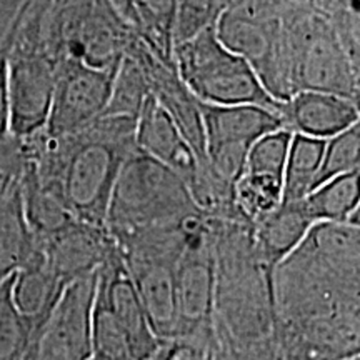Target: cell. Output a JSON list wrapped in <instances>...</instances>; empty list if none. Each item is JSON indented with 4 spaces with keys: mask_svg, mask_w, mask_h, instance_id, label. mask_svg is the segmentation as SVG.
Masks as SVG:
<instances>
[{
    "mask_svg": "<svg viewBox=\"0 0 360 360\" xmlns=\"http://www.w3.org/2000/svg\"><path fill=\"white\" fill-rule=\"evenodd\" d=\"M122 259L157 339L160 342H175V264L162 259L130 255H122Z\"/></svg>",
    "mask_w": 360,
    "mask_h": 360,
    "instance_id": "16",
    "label": "cell"
},
{
    "mask_svg": "<svg viewBox=\"0 0 360 360\" xmlns=\"http://www.w3.org/2000/svg\"><path fill=\"white\" fill-rule=\"evenodd\" d=\"M199 107L207 164L233 187L245 172L252 143L272 130L285 127L278 112L255 103L215 105L199 101Z\"/></svg>",
    "mask_w": 360,
    "mask_h": 360,
    "instance_id": "8",
    "label": "cell"
},
{
    "mask_svg": "<svg viewBox=\"0 0 360 360\" xmlns=\"http://www.w3.org/2000/svg\"><path fill=\"white\" fill-rule=\"evenodd\" d=\"M97 270L75 278L44 326L29 340L22 360H87L92 355V305Z\"/></svg>",
    "mask_w": 360,
    "mask_h": 360,
    "instance_id": "9",
    "label": "cell"
},
{
    "mask_svg": "<svg viewBox=\"0 0 360 360\" xmlns=\"http://www.w3.org/2000/svg\"><path fill=\"white\" fill-rule=\"evenodd\" d=\"M236 205L249 224L282 204V179L267 174L244 172L233 187Z\"/></svg>",
    "mask_w": 360,
    "mask_h": 360,
    "instance_id": "24",
    "label": "cell"
},
{
    "mask_svg": "<svg viewBox=\"0 0 360 360\" xmlns=\"http://www.w3.org/2000/svg\"><path fill=\"white\" fill-rule=\"evenodd\" d=\"M359 174L355 172L328 179L300 200L312 222H349L360 225Z\"/></svg>",
    "mask_w": 360,
    "mask_h": 360,
    "instance_id": "20",
    "label": "cell"
},
{
    "mask_svg": "<svg viewBox=\"0 0 360 360\" xmlns=\"http://www.w3.org/2000/svg\"><path fill=\"white\" fill-rule=\"evenodd\" d=\"M360 170V122L327 139L315 187L328 179Z\"/></svg>",
    "mask_w": 360,
    "mask_h": 360,
    "instance_id": "25",
    "label": "cell"
},
{
    "mask_svg": "<svg viewBox=\"0 0 360 360\" xmlns=\"http://www.w3.org/2000/svg\"><path fill=\"white\" fill-rule=\"evenodd\" d=\"M115 69H97L72 57L58 58L56 87L44 132L49 137H65L96 122L109 103Z\"/></svg>",
    "mask_w": 360,
    "mask_h": 360,
    "instance_id": "10",
    "label": "cell"
},
{
    "mask_svg": "<svg viewBox=\"0 0 360 360\" xmlns=\"http://www.w3.org/2000/svg\"><path fill=\"white\" fill-rule=\"evenodd\" d=\"M22 150L17 139H8L0 142V197L11 188L22 172Z\"/></svg>",
    "mask_w": 360,
    "mask_h": 360,
    "instance_id": "30",
    "label": "cell"
},
{
    "mask_svg": "<svg viewBox=\"0 0 360 360\" xmlns=\"http://www.w3.org/2000/svg\"><path fill=\"white\" fill-rule=\"evenodd\" d=\"M148 94L150 92L142 62L127 47L115 69L110 98L103 115H124L137 119Z\"/></svg>",
    "mask_w": 360,
    "mask_h": 360,
    "instance_id": "23",
    "label": "cell"
},
{
    "mask_svg": "<svg viewBox=\"0 0 360 360\" xmlns=\"http://www.w3.org/2000/svg\"><path fill=\"white\" fill-rule=\"evenodd\" d=\"M135 120L102 115L65 137L40 130L19 141L24 167L56 188L75 219L105 227L117 174L137 148Z\"/></svg>",
    "mask_w": 360,
    "mask_h": 360,
    "instance_id": "2",
    "label": "cell"
},
{
    "mask_svg": "<svg viewBox=\"0 0 360 360\" xmlns=\"http://www.w3.org/2000/svg\"><path fill=\"white\" fill-rule=\"evenodd\" d=\"M345 360H360V355H357V357H350V359H345Z\"/></svg>",
    "mask_w": 360,
    "mask_h": 360,
    "instance_id": "34",
    "label": "cell"
},
{
    "mask_svg": "<svg viewBox=\"0 0 360 360\" xmlns=\"http://www.w3.org/2000/svg\"><path fill=\"white\" fill-rule=\"evenodd\" d=\"M210 347H195V345H180L170 360H209Z\"/></svg>",
    "mask_w": 360,
    "mask_h": 360,
    "instance_id": "32",
    "label": "cell"
},
{
    "mask_svg": "<svg viewBox=\"0 0 360 360\" xmlns=\"http://www.w3.org/2000/svg\"><path fill=\"white\" fill-rule=\"evenodd\" d=\"M314 222L300 200L282 202L272 212L252 224V237L259 257L269 269L276 267L302 242Z\"/></svg>",
    "mask_w": 360,
    "mask_h": 360,
    "instance_id": "18",
    "label": "cell"
},
{
    "mask_svg": "<svg viewBox=\"0 0 360 360\" xmlns=\"http://www.w3.org/2000/svg\"><path fill=\"white\" fill-rule=\"evenodd\" d=\"M57 58L39 35H15L6 53L7 89L11 102V135L17 141L45 129L56 87Z\"/></svg>",
    "mask_w": 360,
    "mask_h": 360,
    "instance_id": "6",
    "label": "cell"
},
{
    "mask_svg": "<svg viewBox=\"0 0 360 360\" xmlns=\"http://www.w3.org/2000/svg\"><path fill=\"white\" fill-rule=\"evenodd\" d=\"M214 219L188 237L175 264V344L210 347L214 317Z\"/></svg>",
    "mask_w": 360,
    "mask_h": 360,
    "instance_id": "7",
    "label": "cell"
},
{
    "mask_svg": "<svg viewBox=\"0 0 360 360\" xmlns=\"http://www.w3.org/2000/svg\"><path fill=\"white\" fill-rule=\"evenodd\" d=\"M307 30L289 34L297 90H322L359 102V67L354 65L335 30L314 19Z\"/></svg>",
    "mask_w": 360,
    "mask_h": 360,
    "instance_id": "11",
    "label": "cell"
},
{
    "mask_svg": "<svg viewBox=\"0 0 360 360\" xmlns=\"http://www.w3.org/2000/svg\"><path fill=\"white\" fill-rule=\"evenodd\" d=\"M35 242L51 269L65 283L96 272L115 250V240L103 225L79 219Z\"/></svg>",
    "mask_w": 360,
    "mask_h": 360,
    "instance_id": "13",
    "label": "cell"
},
{
    "mask_svg": "<svg viewBox=\"0 0 360 360\" xmlns=\"http://www.w3.org/2000/svg\"><path fill=\"white\" fill-rule=\"evenodd\" d=\"M12 139L11 135V102L7 89L6 56L0 57V142Z\"/></svg>",
    "mask_w": 360,
    "mask_h": 360,
    "instance_id": "31",
    "label": "cell"
},
{
    "mask_svg": "<svg viewBox=\"0 0 360 360\" xmlns=\"http://www.w3.org/2000/svg\"><path fill=\"white\" fill-rule=\"evenodd\" d=\"M135 146L143 154L167 165L186 187L193 182L204 162L193 152L169 112L150 94L135 120Z\"/></svg>",
    "mask_w": 360,
    "mask_h": 360,
    "instance_id": "14",
    "label": "cell"
},
{
    "mask_svg": "<svg viewBox=\"0 0 360 360\" xmlns=\"http://www.w3.org/2000/svg\"><path fill=\"white\" fill-rule=\"evenodd\" d=\"M209 360H285L277 335L265 340L236 342L212 330Z\"/></svg>",
    "mask_w": 360,
    "mask_h": 360,
    "instance_id": "28",
    "label": "cell"
},
{
    "mask_svg": "<svg viewBox=\"0 0 360 360\" xmlns=\"http://www.w3.org/2000/svg\"><path fill=\"white\" fill-rule=\"evenodd\" d=\"M281 115L290 132L330 139L360 120L359 102L322 90H297L282 102Z\"/></svg>",
    "mask_w": 360,
    "mask_h": 360,
    "instance_id": "15",
    "label": "cell"
},
{
    "mask_svg": "<svg viewBox=\"0 0 360 360\" xmlns=\"http://www.w3.org/2000/svg\"><path fill=\"white\" fill-rule=\"evenodd\" d=\"M233 0H177V27L175 44L182 42L204 27L215 24L217 17Z\"/></svg>",
    "mask_w": 360,
    "mask_h": 360,
    "instance_id": "29",
    "label": "cell"
},
{
    "mask_svg": "<svg viewBox=\"0 0 360 360\" xmlns=\"http://www.w3.org/2000/svg\"><path fill=\"white\" fill-rule=\"evenodd\" d=\"M199 210L167 165L135 148L117 174L105 215L112 238L139 229L182 220Z\"/></svg>",
    "mask_w": 360,
    "mask_h": 360,
    "instance_id": "4",
    "label": "cell"
},
{
    "mask_svg": "<svg viewBox=\"0 0 360 360\" xmlns=\"http://www.w3.org/2000/svg\"><path fill=\"white\" fill-rule=\"evenodd\" d=\"M12 276L0 282V360H22L30 330L12 299Z\"/></svg>",
    "mask_w": 360,
    "mask_h": 360,
    "instance_id": "26",
    "label": "cell"
},
{
    "mask_svg": "<svg viewBox=\"0 0 360 360\" xmlns=\"http://www.w3.org/2000/svg\"><path fill=\"white\" fill-rule=\"evenodd\" d=\"M212 330L236 342L276 337L272 269L262 262L245 220L214 219Z\"/></svg>",
    "mask_w": 360,
    "mask_h": 360,
    "instance_id": "3",
    "label": "cell"
},
{
    "mask_svg": "<svg viewBox=\"0 0 360 360\" xmlns=\"http://www.w3.org/2000/svg\"><path fill=\"white\" fill-rule=\"evenodd\" d=\"M174 64L197 101L215 105L255 103L281 114L282 102L267 92L249 60L220 42L215 24L175 44Z\"/></svg>",
    "mask_w": 360,
    "mask_h": 360,
    "instance_id": "5",
    "label": "cell"
},
{
    "mask_svg": "<svg viewBox=\"0 0 360 360\" xmlns=\"http://www.w3.org/2000/svg\"><path fill=\"white\" fill-rule=\"evenodd\" d=\"M137 34L152 51L174 60L177 0H132Z\"/></svg>",
    "mask_w": 360,
    "mask_h": 360,
    "instance_id": "22",
    "label": "cell"
},
{
    "mask_svg": "<svg viewBox=\"0 0 360 360\" xmlns=\"http://www.w3.org/2000/svg\"><path fill=\"white\" fill-rule=\"evenodd\" d=\"M96 294L105 300L114 317L127 337L130 354L137 360H152L162 342L152 330L150 323L135 290L119 249L112 252L97 269Z\"/></svg>",
    "mask_w": 360,
    "mask_h": 360,
    "instance_id": "12",
    "label": "cell"
},
{
    "mask_svg": "<svg viewBox=\"0 0 360 360\" xmlns=\"http://www.w3.org/2000/svg\"><path fill=\"white\" fill-rule=\"evenodd\" d=\"M276 328L360 322V225L315 222L272 272Z\"/></svg>",
    "mask_w": 360,
    "mask_h": 360,
    "instance_id": "1",
    "label": "cell"
},
{
    "mask_svg": "<svg viewBox=\"0 0 360 360\" xmlns=\"http://www.w3.org/2000/svg\"><path fill=\"white\" fill-rule=\"evenodd\" d=\"M290 139L292 132L285 127L272 130L257 139L247 154L245 172L267 174L283 179Z\"/></svg>",
    "mask_w": 360,
    "mask_h": 360,
    "instance_id": "27",
    "label": "cell"
},
{
    "mask_svg": "<svg viewBox=\"0 0 360 360\" xmlns=\"http://www.w3.org/2000/svg\"><path fill=\"white\" fill-rule=\"evenodd\" d=\"M65 283L47 264L44 252L35 242V247L25 264L12 276V299L27 326L30 337L37 334L47 317L56 307Z\"/></svg>",
    "mask_w": 360,
    "mask_h": 360,
    "instance_id": "17",
    "label": "cell"
},
{
    "mask_svg": "<svg viewBox=\"0 0 360 360\" xmlns=\"http://www.w3.org/2000/svg\"><path fill=\"white\" fill-rule=\"evenodd\" d=\"M87 360H135V359H129V357H120V359H114V357H103V355H97L92 354Z\"/></svg>",
    "mask_w": 360,
    "mask_h": 360,
    "instance_id": "33",
    "label": "cell"
},
{
    "mask_svg": "<svg viewBox=\"0 0 360 360\" xmlns=\"http://www.w3.org/2000/svg\"><path fill=\"white\" fill-rule=\"evenodd\" d=\"M326 142V139L292 132L282 179V202L302 200L309 192L314 191Z\"/></svg>",
    "mask_w": 360,
    "mask_h": 360,
    "instance_id": "21",
    "label": "cell"
},
{
    "mask_svg": "<svg viewBox=\"0 0 360 360\" xmlns=\"http://www.w3.org/2000/svg\"><path fill=\"white\" fill-rule=\"evenodd\" d=\"M34 247L35 237L24 212L19 179L0 197V282L25 264Z\"/></svg>",
    "mask_w": 360,
    "mask_h": 360,
    "instance_id": "19",
    "label": "cell"
}]
</instances>
